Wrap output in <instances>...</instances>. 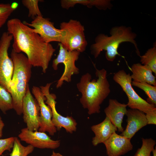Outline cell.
Here are the masks:
<instances>
[{
	"label": "cell",
	"mask_w": 156,
	"mask_h": 156,
	"mask_svg": "<svg viewBox=\"0 0 156 156\" xmlns=\"http://www.w3.org/2000/svg\"><path fill=\"white\" fill-rule=\"evenodd\" d=\"M91 129L95 135L92 142L94 146L100 143H103L113 133L118 130L116 127L107 117L102 122L92 125Z\"/></svg>",
	"instance_id": "e0dca14e"
},
{
	"label": "cell",
	"mask_w": 156,
	"mask_h": 156,
	"mask_svg": "<svg viewBox=\"0 0 156 156\" xmlns=\"http://www.w3.org/2000/svg\"><path fill=\"white\" fill-rule=\"evenodd\" d=\"M110 34L108 36L101 33L96 37L94 43L90 47L91 53L95 58H97L101 52L105 50L107 60L113 62L117 55H120L118 51V48L120 44L125 42L133 44L137 55L140 56L135 40L137 35L132 31L131 27L122 25L113 27L110 29Z\"/></svg>",
	"instance_id": "3957f363"
},
{
	"label": "cell",
	"mask_w": 156,
	"mask_h": 156,
	"mask_svg": "<svg viewBox=\"0 0 156 156\" xmlns=\"http://www.w3.org/2000/svg\"><path fill=\"white\" fill-rule=\"evenodd\" d=\"M60 4L62 8L67 10L77 4L86 6L89 8L94 6L103 10L111 9L113 6L110 0H61Z\"/></svg>",
	"instance_id": "d6986e66"
},
{
	"label": "cell",
	"mask_w": 156,
	"mask_h": 156,
	"mask_svg": "<svg viewBox=\"0 0 156 156\" xmlns=\"http://www.w3.org/2000/svg\"><path fill=\"white\" fill-rule=\"evenodd\" d=\"M23 23L33 27L34 31L38 34L46 42H60L63 31L60 29L56 28L53 23L51 21L49 18H44L42 16H38L30 23L26 22Z\"/></svg>",
	"instance_id": "8fae6325"
},
{
	"label": "cell",
	"mask_w": 156,
	"mask_h": 156,
	"mask_svg": "<svg viewBox=\"0 0 156 156\" xmlns=\"http://www.w3.org/2000/svg\"><path fill=\"white\" fill-rule=\"evenodd\" d=\"M60 28L63 31L60 43L68 51L79 53L85 51L88 42L85 34L84 26L78 21L70 19L62 22Z\"/></svg>",
	"instance_id": "5b68a950"
},
{
	"label": "cell",
	"mask_w": 156,
	"mask_h": 156,
	"mask_svg": "<svg viewBox=\"0 0 156 156\" xmlns=\"http://www.w3.org/2000/svg\"><path fill=\"white\" fill-rule=\"evenodd\" d=\"M3 122L1 117L0 116V138L2 137L3 135V130L4 126Z\"/></svg>",
	"instance_id": "f1b7e54d"
},
{
	"label": "cell",
	"mask_w": 156,
	"mask_h": 156,
	"mask_svg": "<svg viewBox=\"0 0 156 156\" xmlns=\"http://www.w3.org/2000/svg\"><path fill=\"white\" fill-rule=\"evenodd\" d=\"M14 137L0 139V156L6 151H11L12 148Z\"/></svg>",
	"instance_id": "4316f807"
},
{
	"label": "cell",
	"mask_w": 156,
	"mask_h": 156,
	"mask_svg": "<svg viewBox=\"0 0 156 156\" xmlns=\"http://www.w3.org/2000/svg\"><path fill=\"white\" fill-rule=\"evenodd\" d=\"M107 74L105 69H96L97 79L92 80L91 75L87 73L81 76L77 84V89L81 94L80 103L88 110L89 115L100 112L101 105L111 92Z\"/></svg>",
	"instance_id": "7a4b0ae2"
},
{
	"label": "cell",
	"mask_w": 156,
	"mask_h": 156,
	"mask_svg": "<svg viewBox=\"0 0 156 156\" xmlns=\"http://www.w3.org/2000/svg\"><path fill=\"white\" fill-rule=\"evenodd\" d=\"M113 79L126 94L128 100L127 104L130 109H138L145 114L156 109L155 106L149 103L135 91L132 86L130 73H127L123 70H120L114 74Z\"/></svg>",
	"instance_id": "8992f818"
},
{
	"label": "cell",
	"mask_w": 156,
	"mask_h": 156,
	"mask_svg": "<svg viewBox=\"0 0 156 156\" xmlns=\"http://www.w3.org/2000/svg\"><path fill=\"white\" fill-rule=\"evenodd\" d=\"M131 70V75L133 81L136 82H145L156 86V77L153 74V72L148 66L140 63L133 64Z\"/></svg>",
	"instance_id": "ac0fdd59"
},
{
	"label": "cell",
	"mask_w": 156,
	"mask_h": 156,
	"mask_svg": "<svg viewBox=\"0 0 156 156\" xmlns=\"http://www.w3.org/2000/svg\"><path fill=\"white\" fill-rule=\"evenodd\" d=\"M13 109L11 94L0 84V109L4 114Z\"/></svg>",
	"instance_id": "603a6c76"
},
{
	"label": "cell",
	"mask_w": 156,
	"mask_h": 156,
	"mask_svg": "<svg viewBox=\"0 0 156 156\" xmlns=\"http://www.w3.org/2000/svg\"><path fill=\"white\" fill-rule=\"evenodd\" d=\"M43 1L40 0H23L21 2L23 5L28 10V16L34 19L38 16H42L39 8L38 3Z\"/></svg>",
	"instance_id": "d4e9b609"
},
{
	"label": "cell",
	"mask_w": 156,
	"mask_h": 156,
	"mask_svg": "<svg viewBox=\"0 0 156 156\" xmlns=\"http://www.w3.org/2000/svg\"><path fill=\"white\" fill-rule=\"evenodd\" d=\"M108 103V106L104 110L106 117L109 119L119 132H122L124 129L122 125L124 116L127 112V105L114 99H109Z\"/></svg>",
	"instance_id": "2e32d148"
},
{
	"label": "cell",
	"mask_w": 156,
	"mask_h": 156,
	"mask_svg": "<svg viewBox=\"0 0 156 156\" xmlns=\"http://www.w3.org/2000/svg\"><path fill=\"white\" fill-rule=\"evenodd\" d=\"M142 64L149 66L153 73L156 75V47L148 49L143 55L140 56Z\"/></svg>",
	"instance_id": "44dd1931"
},
{
	"label": "cell",
	"mask_w": 156,
	"mask_h": 156,
	"mask_svg": "<svg viewBox=\"0 0 156 156\" xmlns=\"http://www.w3.org/2000/svg\"><path fill=\"white\" fill-rule=\"evenodd\" d=\"M58 44L60 47L59 53L53 61L52 67L54 70H57L58 64L62 63L64 68L62 75L57 81V88L61 87L64 81L70 82L72 76L79 73V69L76 66L75 63L78 59L80 53L76 51H68L61 43L59 42Z\"/></svg>",
	"instance_id": "52a82bcc"
},
{
	"label": "cell",
	"mask_w": 156,
	"mask_h": 156,
	"mask_svg": "<svg viewBox=\"0 0 156 156\" xmlns=\"http://www.w3.org/2000/svg\"><path fill=\"white\" fill-rule=\"evenodd\" d=\"M52 83H47L45 86L40 87L46 100L45 103L51 108L52 112V121L57 130L62 127L64 128L66 132L72 133L77 130V123L76 120L72 116L64 117L58 113L56 108V97L54 94L51 93L49 89Z\"/></svg>",
	"instance_id": "9c48e42d"
},
{
	"label": "cell",
	"mask_w": 156,
	"mask_h": 156,
	"mask_svg": "<svg viewBox=\"0 0 156 156\" xmlns=\"http://www.w3.org/2000/svg\"><path fill=\"white\" fill-rule=\"evenodd\" d=\"M34 148L29 144L27 146H23L19 139L14 137L12 150L10 156H27L33 152Z\"/></svg>",
	"instance_id": "7402d4cb"
},
{
	"label": "cell",
	"mask_w": 156,
	"mask_h": 156,
	"mask_svg": "<svg viewBox=\"0 0 156 156\" xmlns=\"http://www.w3.org/2000/svg\"><path fill=\"white\" fill-rule=\"evenodd\" d=\"M153 153V156H156V148L155 147V148L152 151Z\"/></svg>",
	"instance_id": "4dcf8cb0"
},
{
	"label": "cell",
	"mask_w": 156,
	"mask_h": 156,
	"mask_svg": "<svg viewBox=\"0 0 156 156\" xmlns=\"http://www.w3.org/2000/svg\"><path fill=\"white\" fill-rule=\"evenodd\" d=\"M32 92L37 101L40 108V126L38 131L48 132L53 135L57 131L52 121V112L50 107L47 105L46 98L40 87L34 86Z\"/></svg>",
	"instance_id": "7c38bea8"
},
{
	"label": "cell",
	"mask_w": 156,
	"mask_h": 156,
	"mask_svg": "<svg viewBox=\"0 0 156 156\" xmlns=\"http://www.w3.org/2000/svg\"><path fill=\"white\" fill-rule=\"evenodd\" d=\"M20 140L34 148L55 149L60 145V140L52 139L45 132L31 131L26 127L22 129L18 135Z\"/></svg>",
	"instance_id": "4fadbf2b"
},
{
	"label": "cell",
	"mask_w": 156,
	"mask_h": 156,
	"mask_svg": "<svg viewBox=\"0 0 156 156\" xmlns=\"http://www.w3.org/2000/svg\"><path fill=\"white\" fill-rule=\"evenodd\" d=\"M132 85L143 90L147 96L146 101L156 106V86L145 82H136L132 81Z\"/></svg>",
	"instance_id": "ffe728a7"
},
{
	"label": "cell",
	"mask_w": 156,
	"mask_h": 156,
	"mask_svg": "<svg viewBox=\"0 0 156 156\" xmlns=\"http://www.w3.org/2000/svg\"><path fill=\"white\" fill-rule=\"evenodd\" d=\"M147 125L156 124V109L145 114Z\"/></svg>",
	"instance_id": "83f0119b"
},
{
	"label": "cell",
	"mask_w": 156,
	"mask_h": 156,
	"mask_svg": "<svg viewBox=\"0 0 156 156\" xmlns=\"http://www.w3.org/2000/svg\"><path fill=\"white\" fill-rule=\"evenodd\" d=\"M130 139L115 132L103 143L106 147L107 156H120L133 148Z\"/></svg>",
	"instance_id": "5bb4252c"
},
{
	"label": "cell",
	"mask_w": 156,
	"mask_h": 156,
	"mask_svg": "<svg viewBox=\"0 0 156 156\" xmlns=\"http://www.w3.org/2000/svg\"><path fill=\"white\" fill-rule=\"evenodd\" d=\"M127 125L126 129L120 135L130 139L142 128L147 125L145 114L138 109L127 110Z\"/></svg>",
	"instance_id": "9a60e30c"
},
{
	"label": "cell",
	"mask_w": 156,
	"mask_h": 156,
	"mask_svg": "<svg viewBox=\"0 0 156 156\" xmlns=\"http://www.w3.org/2000/svg\"><path fill=\"white\" fill-rule=\"evenodd\" d=\"M51 156H63L62 155L59 153L55 152L53 151Z\"/></svg>",
	"instance_id": "f546056e"
},
{
	"label": "cell",
	"mask_w": 156,
	"mask_h": 156,
	"mask_svg": "<svg viewBox=\"0 0 156 156\" xmlns=\"http://www.w3.org/2000/svg\"><path fill=\"white\" fill-rule=\"evenodd\" d=\"M142 144L138 148L134 156H151V153L154 149L156 142L152 138H142Z\"/></svg>",
	"instance_id": "cb8c5ba5"
},
{
	"label": "cell",
	"mask_w": 156,
	"mask_h": 156,
	"mask_svg": "<svg viewBox=\"0 0 156 156\" xmlns=\"http://www.w3.org/2000/svg\"><path fill=\"white\" fill-rule=\"evenodd\" d=\"M11 58L14 64L12 77L9 83L13 109L18 115L22 114V104L31 74L32 66L23 53L12 50Z\"/></svg>",
	"instance_id": "277c9868"
},
{
	"label": "cell",
	"mask_w": 156,
	"mask_h": 156,
	"mask_svg": "<svg viewBox=\"0 0 156 156\" xmlns=\"http://www.w3.org/2000/svg\"><path fill=\"white\" fill-rule=\"evenodd\" d=\"M16 9L12 4L0 3V28L8 21L9 17Z\"/></svg>",
	"instance_id": "484cf974"
},
{
	"label": "cell",
	"mask_w": 156,
	"mask_h": 156,
	"mask_svg": "<svg viewBox=\"0 0 156 156\" xmlns=\"http://www.w3.org/2000/svg\"><path fill=\"white\" fill-rule=\"evenodd\" d=\"M12 40V35L7 31L3 32L0 38V84L10 93L9 83L13 75L14 64L8 50Z\"/></svg>",
	"instance_id": "ba28073f"
},
{
	"label": "cell",
	"mask_w": 156,
	"mask_h": 156,
	"mask_svg": "<svg viewBox=\"0 0 156 156\" xmlns=\"http://www.w3.org/2000/svg\"><path fill=\"white\" fill-rule=\"evenodd\" d=\"M7 26V32L13 37L12 50L25 53L32 66L41 68L45 73L55 51L52 44L45 42L33 29L18 18L8 20Z\"/></svg>",
	"instance_id": "6da1fadb"
},
{
	"label": "cell",
	"mask_w": 156,
	"mask_h": 156,
	"mask_svg": "<svg viewBox=\"0 0 156 156\" xmlns=\"http://www.w3.org/2000/svg\"><path fill=\"white\" fill-rule=\"evenodd\" d=\"M22 114L26 128L31 131H38L40 126V108L28 86L22 104Z\"/></svg>",
	"instance_id": "30bf717a"
}]
</instances>
